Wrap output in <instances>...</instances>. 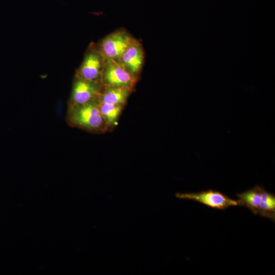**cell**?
Segmentation results:
<instances>
[{
    "label": "cell",
    "mask_w": 275,
    "mask_h": 275,
    "mask_svg": "<svg viewBox=\"0 0 275 275\" xmlns=\"http://www.w3.org/2000/svg\"><path fill=\"white\" fill-rule=\"evenodd\" d=\"M66 120L72 127L92 132H101L107 128L99 107V98L88 102L68 105Z\"/></svg>",
    "instance_id": "cell-1"
},
{
    "label": "cell",
    "mask_w": 275,
    "mask_h": 275,
    "mask_svg": "<svg viewBox=\"0 0 275 275\" xmlns=\"http://www.w3.org/2000/svg\"><path fill=\"white\" fill-rule=\"evenodd\" d=\"M106 59L97 44L91 43L77 70L75 76L82 79L101 84V77ZM102 85V84H101Z\"/></svg>",
    "instance_id": "cell-2"
},
{
    "label": "cell",
    "mask_w": 275,
    "mask_h": 275,
    "mask_svg": "<svg viewBox=\"0 0 275 275\" xmlns=\"http://www.w3.org/2000/svg\"><path fill=\"white\" fill-rule=\"evenodd\" d=\"M138 78L128 72L119 62L106 59L101 77L103 87L133 89Z\"/></svg>",
    "instance_id": "cell-3"
},
{
    "label": "cell",
    "mask_w": 275,
    "mask_h": 275,
    "mask_svg": "<svg viewBox=\"0 0 275 275\" xmlns=\"http://www.w3.org/2000/svg\"><path fill=\"white\" fill-rule=\"evenodd\" d=\"M133 38L126 30L120 29L105 36L97 45L105 59L118 61Z\"/></svg>",
    "instance_id": "cell-4"
},
{
    "label": "cell",
    "mask_w": 275,
    "mask_h": 275,
    "mask_svg": "<svg viewBox=\"0 0 275 275\" xmlns=\"http://www.w3.org/2000/svg\"><path fill=\"white\" fill-rule=\"evenodd\" d=\"M175 196L178 199L195 201L210 208L221 210L238 205L237 201L231 199L220 191L212 189L199 193H178Z\"/></svg>",
    "instance_id": "cell-5"
},
{
    "label": "cell",
    "mask_w": 275,
    "mask_h": 275,
    "mask_svg": "<svg viewBox=\"0 0 275 275\" xmlns=\"http://www.w3.org/2000/svg\"><path fill=\"white\" fill-rule=\"evenodd\" d=\"M102 90L101 84L75 76L68 106L81 104L98 99Z\"/></svg>",
    "instance_id": "cell-6"
},
{
    "label": "cell",
    "mask_w": 275,
    "mask_h": 275,
    "mask_svg": "<svg viewBox=\"0 0 275 275\" xmlns=\"http://www.w3.org/2000/svg\"><path fill=\"white\" fill-rule=\"evenodd\" d=\"M144 57L142 44L133 38L118 62L131 74L138 77L143 66Z\"/></svg>",
    "instance_id": "cell-7"
},
{
    "label": "cell",
    "mask_w": 275,
    "mask_h": 275,
    "mask_svg": "<svg viewBox=\"0 0 275 275\" xmlns=\"http://www.w3.org/2000/svg\"><path fill=\"white\" fill-rule=\"evenodd\" d=\"M263 187L257 185L254 187L237 195L238 205L247 207L255 214L258 215L262 202Z\"/></svg>",
    "instance_id": "cell-8"
},
{
    "label": "cell",
    "mask_w": 275,
    "mask_h": 275,
    "mask_svg": "<svg viewBox=\"0 0 275 275\" xmlns=\"http://www.w3.org/2000/svg\"><path fill=\"white\" fill-rule=\"evenodd\" d=\"M133 89L128 87H103L100 102L123 106Z\"/></svg>",
    "instance_id": "cell-9"
},
{
    "label": "cell",
    "mask_w": 275,
    "mask_h": 275,
    "mask_svg": "<svg viewBox=\"0 0 275 275\" xmlns=\"http://www.w3.org/2000/svg\"><path fill=\"white\" fill-rule=\"evenodd\" d=\"M258 215L275 219V196L263 188L262 191V202Z\"/></svg>",
    "instance_id": "cell-10"
},
{
    "label": "cell",
    "mask_w": 275,
    "mask_h": 275,
    "mask_svg": "<svg viewBox=\"0 0 275 275\" xmlns=\"http://www.w3.org/2000/svg\"><path fill=\"white\" fill-rule=\"evenodd\" d=\"M123 106L100 102L99 107L107 127L114 125L121 113Z\"/></svg>",
    "instance_id": "cell-11"
}]
</instances>
